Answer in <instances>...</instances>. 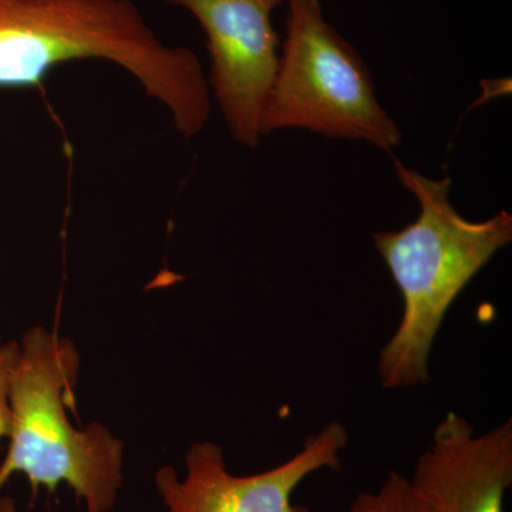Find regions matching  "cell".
<instances>
[{
	"instance_id": "5",
	"label": "cell",
	"mask_w": 512,
	"mask_h": 512,
	"mask_svg": "<svg viewBox=\"0 0 512 512\" xmlns=\"http://www.w3.org/2000/svg\"><path fill=\"white\" fill-rule=\"evenodd\" d=\"M188 10L204 29L208 87L229 134L241 146L261 144V121L279 63L272 13L285 0H164Z\"/></svg>"
},
{
	"instance_id": "6",
	"label": "cell",
	"mask_w": 512,
	"mask_h": 512,
	"mask_svg": "<svg viewBox=\"0 0 512 512\" xmlns=\"http://www.w3.org/2000/svg\"><path fill=\"white\" fill-rule=\"evenodd\" d=\"M348 431L338 421L311 434L302 450L281 466L254 476L229 473L224 450L212 441L191 444L187 474L161 467L154 483L167 512H312L292 503L298 485L316 471L339 470Z\"/></svg>"
},
{
	"instance_id": "9",
	"label": "cell",
	"mask_w": 512,
	"mask_h": 512,
	"mask_svg": "<svg viewBox=\"0 0 512 512\" xmlns=\"http://www.w3.org/2000/svg\"><path fill=\"white\" fill-rule=\"evenodd\" d=\"M20 343L18 340L3 342L0 338V441L8 439L12 410H10V386L18 366Z\"/></svg>"
},
{
	"instance_id": "8",
	"label": "cell",
	"mask_w": 512,
	"mask_h": 512,
	"mask_svg": "<svg viewBox=\"0 0 512 512\" xmlns=\"http://www.w3.org/2000/svg\"><path fill=\"white\" fill-rule=\"evenodd\" d=\"M342 512H429L407 477L392 471L379 490L357 495Z\"/></svg>"
},
{
	"instance_id": "3",
	"label": "cell",
	"mask_w": 512,
	"mask_h": 512,
	"mask_svg": "<svg viewBox=\"0 0 512 512\" xmlns=\"http://www.w3.org/2000/svg\"><path fill=\"white\" fill-rule=\"evenodd\" d=\"M19 343L0 491L13 474H23L35 494L66 484L86 512H110L123 485L124 444L99 421L76 429L69 419L80 370L76 346L43 326L26 330Z\"/></svg>"
},
{
	"instance_id": "4",
	"label": "cell",
	"mask_w": 512,
	"mask_h": 512,
	"mask_svg": "<svg viewBox=\"0 0 512 512\" xmlns=\"http://www.w3.org/2000/svg\"><path fill=\"white\" fill-rule=\"evenodd\" d=\"M286 35L262 113V137L308 130L392 151L402 131L383 109L365 60L323 18L319 0H288Z\"/></svg>"
},
{
	"instance_id": "7",
	"label": "cell",
	"mask_w": 512,
	"mask_h": 512,
	"mask_svg": "<svg viewBox=\"0 0 512 512\" xmlns=\"http://www.w3.org/2000/svg\"><path fill=\"white\" fill-rule=\"evenodd\" d=\"M409 480L429 512H503L512 484L511 419L477 434L464 417L447 413Z\"/></svg>"
},
{
	"instance_id": "2",
	"label": "cell",
	"mask_w": 512,
	"mask_h": 512,
	"mask_svg": "<svg viewBox=\"0 0 512 512\" xmlns=\"http://www.w3.org/2000/svg\"><path fill=\"white\" fill-rule=\"evenodd\" d=\"M393 161L420 214L407 227L373 234L403 299L402 320L380 350L377 372L386 389H407L429 382L441 323L474 276L512 241V215L500 211L485 221L467 220L451 204L450 178L433 180Z\"/></svg>"
},
{
	"instance_id": "1",
	"label": "cell",
	"mask_w": 512,
	"mask_h": 512,
	"mask_svg": "<svg viewBox=\"0 0 512 512\" xmlns=\"http://www.w3.org/2000/svg\"><path fill=\"white\" fill-rule=\"evenodd\" d=\"M86 59L131 74L181 136L207 126L210 87L200 59L161 42L131 0H0V89L40 87L56 67Z\"/></svg>"
},
{
	"instance_id": "10",
	"label": "cell",
	"mask_w": 512,
	"mask_h": 512,
	"mask_svg": "<svg viewBox=\"0 0 512 512\" xmlns=\"http://www.w3.org/2000/svg\"><path fill=\"white\" fill-rule=\"evenodd\" d=\"M0 512H20L18 508V504L13 500L9 495H5V497H0Z\"/></svg>"
}]
</instances>
